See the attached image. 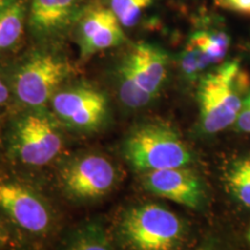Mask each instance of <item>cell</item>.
I'll list each match as a JSON object with an SVG mask.
<instances>
[{
  "instance_id": "obj_1",
  "label": "cell",
  "mask_w": 250,
  "mask_h": 250,
  "mask_svg": "<svg viewBox=\"0 0 250 250\" xmlns=\"http://www.w3.org/2000/svg\"><path fill=\"white\" fill-rule=\"evenodd\" d=\"M111 68V83L118 101L139 110L161 92L169 70V56L149 42H127Z\"/></svg>"
},
{
  "instance_id": "obj_2",
  "label": "cell",
  "mask_w": 250,
  "mask_h": 250,
  "mask_svg": "<svg viewBox=\"0 0 250 250\" xmlns=\"http://www.w3.org/2000/svg\"><path fill=\"white\" fill-rule=\"evenodd\" d=\"M34 46L4 70L13 101L24 109L46 108L74 74L73 65L61 48Z\"/></svg>"
},
{
  "instance_id": "obj_3",
  "label": "cell",
  "mask_w": 250,
  "mask_h": 250,
  "mask_svg": "<svg viewBox=\"0 0 250 250\" xmlns=\"http://www.w3.org/2000/svg\"><path fill=\"white\" fill-rule=\"evenodd\" d=\"M247 78L237 61H229L199 79L197 102L199 125L206 134H215L235 124L247 94Z\"/></svg>"
},
{
  "instance_id": "obj_4",
  "label": "cell",
  "mask_w": 250,
  "mask_h": 250,
  "mask_svg": "<svg viewBox=\"0 0 250 250\" xmlns=\"http://www.w3.org/2000/svg\"><path fill=\"white\" fill-rule=\"evenodd\" d=\"M186 237L183 219L158 203L131 206L116 225V240L125 250H180Z\"/></svg>"
},
{
  "instance_id": "obj_5",
  "label": "cell",
  "mask_w": 250,
  "mask_h": 250,
  "mask_svg": "<svg viewBox=\"0 0 250 250\" xmlns=\"http://www.w3.org/2000/svg\"><path fill=\"white\" fill-rule=\"evenodd\" d=\"M123 154L131 167L140 173L168 168L189 167L190 148L180 134L164 123H144L127 134Z\"/></svg>"
},
{
  "instance_id": "obj_6",
  "label": "cell",
  "mask_w": 250,
  "mask_h": 250,
  "mask_svg": "<svg viewBox=\"0 0 250 250\" xmlns=\"http://www.w3.org/2000/svg\"><path fill=\"white\" fill-rule=\"evenodd\" d=\"M64 138L57 118L46 108L24 109L9 131V151L29 167L51 164L61 154Z\"/></svg>"
},
{
  "instance_id": "obj_7",
  "label": "cell",
  "mask_w": 250,
  "mask_h": 250,
  "mask_svg": "<svg viewBox=\"0 0 250 250\" xmlns=\"http://www.w3.org/2000/svg\"><path fill=\"white\" fill-rule=\"evenodd\" d=\"M59 181L71 198L80 202L95 201L115 189L120 181V170L107 156L88 153L62 166Z\"/></svg>"
},
{
  "instance_id": "obj_8",
  "label": "cell",
  "mask_w": 250,
  "mask_h": 250,
  "mask_svg": "<svg viewBox=\"0 0 250 250\" xmlns=\"http://www.w3.org/2000/svg\"><path fill=\"white\" fill-rule=\"evenodd\" d=\"M52 114L72 130H98L107 120L109 101L107 95L89 83H65L50 101Z\"/></svg>"
},
{
  "instance_id": "obj_9",
  "label": "cell",
  "mask_w": 250,
  "mask_h": 250,
  "mask_svg": "<svg viewBox=\"0 0 250 250\" xmlns=\"http://www.w3.org/2000/svg\"><path fill=\"white\" fill-rule=\"evenodd\" d=\"M88 0H28L27 35L34 45L61 48Z\"/></svg>"
},
{
  "instance_id": "obj_10",
  "label": "cell",
  "mask_w": 250,
  "mask_h": 250,
  "mask_svg": "<svg viewBox=\"0 0 250 250\" xmlns=\"http://www.w3.org/2000/svg\"><path fill=\"white\" fill-rule=\"evenodd\" d=\"M71 37L77 43L83 61H88L107 50L121 48L129 42L126 30L120 20L100 0L86 2Z\"/></svg>"
},
{
  "instance_id": "obj_11",
  "label": "cell",
  "mask_w": 250,
  "mask_h": 250,
  "mask_svg": "<svg viewBox=\"0 0 250 250\" xmlns=\"http://www.w3.org/2000/svg\"><path fill=\"white\" fill-rule=\"evenodd\" d=\"M0 210L33 235H44L54 224L52 212L43 197L17 181L0 180Z\"/></svg>"
},
{
  "instance_id": "obj_12",
  "label": "cell",
  "mask_w": 250,
  "mask_h": 250,
  "mask_svg": "<svg viewBox=\"0 0 250 250\" xmlns=\"http://www.w3.org/2000/svg\"><path fill=\"white\" fill-rule=\"evenodd\" d=\"M142 183L144 189L152 195L169 199L191 210H202L208 199L202 177L189 167L142 173Z\"/></svg>"
},
{
  "instance_id": "obj_13",
  "label": "cell",
  "mask_w": 250,
  "mask_h": 250,
  "mask_svg": "<svg viewBox=\"0 0 250 250\" xmlns=\"http://www.w3.org/2000/svg\"><path fill=\"white\" fill-rule=\"evenodd\" d=\"M28 0H12L0 11V54L12 51L27 34Z\"/></svg>"
},
{
  "instance_id": "obj_14",
  "label": "cell",
  "mask_w": 250,
  "mask_h": 250,
  "mask_svg": "<svg viewBox=\"0 0 250 250\" xmlns=\"http://www.w3.org/2000/svg\"><path fill=\"white\" fill-rule=\"evenodd\" d=\"M61 250H117L105 229L98 223L78 227L71 233Z\"/></svg>"
},
{
  "instance_id": "obj_15",
  "label": "cell",
  "mask_w": 250,
  "mask_h": 250,
  "mask_svg": "<svg viewBox=\"0 0 250 250\" xmlns=\"http://www.w3.org/2000/svg\"><path fill=\"white\" fill-rule=\"evenodd\" d=\"M224 182L229 195L250 208V153L230 162L225 170Z\"/></svg>"
},
{
  "instance_id": "obj_16",
  "label": "cell",
  "mask_w": 250,
  "mask_h": 250,
  "mask_svg": "<svg viewBox=\"0 0 250 250\" xmlns=\"http://www.w3.org/2000/svg\"><path fill=\"white\" fill-rule=\"evenodd\" d=\"M188 42L198 49L211 65H214L226 57L230 41L223 30L199 28L190 35Z\"/></svg>"
},
{
  "instance_id": "obj_17",
  "label": "cell",
  "mask_w": 250,
  "mask_h": 250,
  "mask_svg": "<svg viewBox=\"0 0 250 250\" xmlns=\"http://www.w3.org/2000/svg\"><path fill=\"white\" fill-rule=\"evenodd\" d=\"M116 15L125 30L134 29L145 18L155 0H100Z\"/></svg>"
},
{
  "instance_id": "obj_18",
  "label": "cell",
  "mask_w": 250,
  "mask_h": 250,
  "mask_svg": "<svg viewBox=\"0 0 250 250\" xmlns=\"http://www.w3.org/2000/svg\"><path fill=\"white\" fill-rule=\"evenodd\" d=\"M179 66L187 80L195 81L204 76L203 73L211 66V64L198 49L187 42L183 51L180 54Z\"/></svg>"
},
{
  "instance_id": "obj_19",
  "label": "cell",
  "mask_w": 250,
  "mask_h": 250,
  "mask_svg": "<svg viewBox=\"0 0 250 250\" xmlns=\"http://www.w3.org/2000/svg\"><path fill=\"white\" fill-rule=\"evenodd\" d=\"M234 126L239 132L250 134V88L247 92L241 111H240L239 117H237Z\"/></svg>"
},
{
  "instance_id": "obj_20",
  "label": "cell",
  "mask_w": 250,
  "mask_h": 250,
  "mask_svg": "<svg viewBox=\"0 0 250 250\" xmlns=\"http://www.w3.org/2000/svg\"><path fill=\"white\" fill-rule=\"evenodd\" d=\"M11 101H13L11 87H9L4 68H0V110L7 107Z\"/></svg>"
},
{
  "instance_id": "obj_21",
  "label": "cell",
  "mask_w": 250,
  "mask_h": 250,
  "mask_svg": "<svg viewBox=\"0 0 250 250\" xmlns=\"http://www.w3.org/2000/svg\"><path fill=\"white\" fill-rule=\"evenodd\" d=\"M219 4L232 11L250 14V0H219Z\"/></svg>"
},
{
  "instance_id": "obj_22",
  "label": "cell",
  "mask_w": 250,
  "mask_h": 250,
  "mask_svg": "<svg viewBox=\"0 0 250 250\" xmlns=\"http://www.w3.org/2000/svg\"><path fill=\"white\" fill-rule=\"evenodd\" d=\"M192 250H221V249L219 248V246L217 245V243H215L214 241H212V240H210V241L203 242L202 245L196 247V248Z\"/></svg>"
},
{
  "instance_id": "obj_23",
  "label": "cell",
  "mask_w": 250,
  "mask_h": 250,
  "mask_svg": "<svg viewBox=\"0 0 250 250\" xmlns=\"http://www.w3.org/2000/svg\"><path fill=\"white\" fill-rule=\"evenodd\" d=\"M7 241H8L7 232H6L5 228L1 226V224H0V249L7 243Z\"/></svg>"
},
{
  "instance_id": "obj_24",
  "label": "cell",
  "mask_w": 250,
  "mask_h": 250,
  "mask_svg": "<svg viewBox=\"0 0 250 250\" xmlns=\"http://www.w3.org/2000/svg\"><path fill=\"white\" fill-rule=\"evenodd\" d=\"M11 1H12V0H0V11H1V9L4 8L6 5L9 4Z\"/></svg>"
},
{
  "instance_id": "obj_25",
  "label": "cell",
  "mask_w": 250,
  "mask_h": 250,
  "mask_svg": "<svg viewBox=\"0 0 250 250\" xmlns=\"http://www.w3.org/2000/svg\"><path fill=\"white\" fill-rule=\"evenodd\" d=\"M247 241H248V243L250 245V226L248 228V230H247Z\"/></svg>"
}]
</instances>
